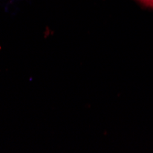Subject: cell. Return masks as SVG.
Instances as JSON below:
<instances>
[{"label":"cell","instance_id":"obj_1","mask_svg":"<svg viewBox=\"0 0 153 153\" xmlns=\"http://www.w3.org/2000/svg\"><path fill=\"white\" fill-rule=\"evenodd\" d=\"M137 1L147 7L153 8V0H137Z\"/></svg>","mask_w":153,"mask_h":153}]
</instances>
